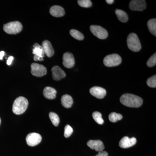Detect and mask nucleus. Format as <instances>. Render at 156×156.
<instances>
[{"instance_id": "f257e3e1", "label": "nucleus", "mask_w": 156, "mask_h": 156, "mask_svg": "<svg viewBox=\"0 0 156 156\" xmlns=\"http://www.w3.org/2000/svg\"><path fill=\"white\" fill-rule=\"evenodd\" d=\"M120 101L123 105L130 108H138L141 106L143 101L141 98L133 94H124L120 98Z\"/></svg>"}, {"instance_id": "f03ea898", "label": "nucleus", "mask_w": 156, "mask_h": 156, "mask_svg": "<svg viewBox=\"0 0 156 156\" xmlns=\"http://www.w3.org/2000/svg\"><path fill=\"white\" fill-rule=\"evenodd\" d=\"M28 101L25 97L17 98L13 103L12 111L15 114L19 115L23 113L28 107Z\"/></svg>"}, {"instance_id": "7ed1b4c3", "label": "nucleus", "mask_w": 156, "mask_h": 156, "mask_svg": "<svg viewBox=\"0 0 156 156\" xmlns=\"http://www.w3.org/2000/svg\"><path fill=\"white\" fill-rule=\"evenodd\" d=\"M23 26L19 21H13L4 25L3 30L9 34H17L22 31Z\"/></svg>"}, {"instance_id": "20e7f679", "label": "nucleus", "mask_w": 156, "mask_h": 156, "mask_svg": "<svg viewBox=\"0 0 156 156\" xmlns=\"http://www.w3.org/2000/svg\"><path fill=\"white\" fill-rule=\"evenodd\" d=\"M128 48L133 52H138L141 48V44L138 37L134 33L130 34L127 38Z\"/></svg>"}, {"instance_id": "39448f33", "label": "nucleus", "mask_w": 156, "mask_h": 156, "mask_svg": "<svg viewBox=\"0 0 156 156\" xmlns=\"http://www.w3.org/2000/svg\"><path fill=\"white\" fill-rule=\"evenodd\" d=\"M122 59L121 56L117 54L108 55L104 59V64L107 67H114L121 64Z\"/></svg>"}, {"instance_id": "423d86ee", "label": "nucleus", "mask_w": 156, "mask_h": 156, "mask_svg": "<svg viewBox=\"0 0 156 156\" xmlns=\"http://www.w3.org/2000/svg\"><path fill=\"white\" fill-rule=\"evenodd\" d=\"M31 73L34 76L41 77L47 74V68L42 65L33 63L31 65Z\"/></svg>"}, {"instance_id": "0eeeda50", "label": "nucleus", "mask_w": 156, "mask_h": 156, "mask_svg": "<svg viewBox=\"0 0 156 156\" xmlns=\"http://www.w3.org/2000/svg\"><path fill=\"white\" fill-rule=\"evenodd\" d=\"M90 29L91 32L99 39L104 40L106 39L108 36V32L107 31L100 26H91Z\"/></svg>"}, {"instance_id": "6e6552de", "label": "nucleus", "mask_w": 156, "mask_h": 156, "mask_svg": "<svg viewBox=\"0 0 156 156\" xmlns=\"http://www.w3.org/2000/svg\"><path fill=\"white\" fill-rule=\"evenodd\" d=\"M27 143L29 146L34 147L38 144L42 140V136L37 133H30L26 138Z\"/></svg>"}, {"instance_id": "1a4fd4ad", "label": "nucleus", "mask_w": 156, "mask_h": 156, "mask_svg": "<svg viewBox=\"0 0 156 156\" xmlns=\"http://www.w3.org/2000/svg\"><path fill=\"white\" fill-rule=\"evenodd\" d=\"M146 8V3L144 0H132L129 4L131 11H143Z\"/></svg>"}, {"instance_id": "9d476101", "label": "nucleus", "mask_w": 156, "mask_h": 156, "mask_svg": "<svg viewBox=\"0 0 156 156\" xmlns=\"http://www.w3.org/2000/svg\"><path fill=\"white\" fill-rule=\"evenodd\" d=\"M33 54L34 55V59L35 61H43L44 53L42 46H40L37 43H35L33 46Z\"/></svg>"}, {"instance_id": "9b49d317", "label": "nucleus", "mask_w": 156, "mask_h": 156, "mask_svg": "<svg viewBox=\"0 0 156 156\" xmlns=\"http://www.w3.org/2000/svg\"><path fill=\"white\" fill-rule=\"evenodd\" d=\"M62 59V64L65 67L70 69L73 67L75 63V61L72 53L69 52L65 53L63 54Z\"/></svg>"}, {"instance_id": "f8f14e48", "label": "nucleus", "mask_w": 156, "mask_h": 156, "mask_svg": "<svg viewBox=\"0 0 156 156\" xmlns=\"http://www.w3.org/2000/svg\"><path fill=\"white\" fill-rule=\"evenodd\" d=\"M136 142V140L135 137L130 138L128 136H126L121 140L119 145L122 148H128L135 145Z\"/></svg>"}, {"instance_id": "ddd939ff", "label": "nucleus", "mask_w": 156, "mask_h": 156, "mask_svg": "<svg viewBox=\"0 0 156 156\" xmlns=\"http://www.w3.org/2000/svg\"><path fill=\"white\" fill-rule=\"evenodd\" d=\"M90 94L98 99H102L106 95V91L103 88L98 87H94L90 89Z\"/></svg>"}, {"instance_id": "4468645a", "label": "nucleus", "mask_w": 156, "mask_h": 156, "mask_svg": "<svg viewBox=\"0 0 156 156\" xmlns=\"http://www.w3.org/2000/svg\"><path fill=\"white\" fill-rule=\"evenodd\" d=\"M52 73V76L53 80L56 81H58L65 77L66 76V73L61 68L56 66H53L51 70Z\"/></svg>"}, {"instance_id": "2eb2a0df", "label": "nucleus", "mask_w": 156, "mask_h": 156, "mask_svg": "<svg viewBox=\"0 0 156 156\" xmlns=\"http://www.w3.org/2000/svg\"><path fill=\"white\" fill-rule=\"evenodd\" d=\"M87 145L91 149L95 150L98 152L102 151L105 148L103 142L100 140H89L87 142Z\"/></svg>"}, {"instance_id": "dca6fc26", "label": "nucleus", "mask_w": 156, "mask_h": 156, "mask_svg": "<svg viewBox=\"0 0 156 156\" xmlns=\"http://www.w3.org/2000/svg\"><path fill=\"white\" fill-rule=\"evenodd\" d=\"M42 48L44 54L48 57H51L54 54V50L51 43L47 40H45L42 43Z\"/></svg>"}, {"instance_id": "f3484780", "label": "nucleus", "mask_w": 156, "mask_h": 156, "mask_svg": "<svg viewBox=\"0 0 156 156\" xmlns=\"http://www.w3.org/2000/svg\"><path fill=\"white\" fill-rule=\"evenodd\" d=\"M50 13L53 17H59L64 16L65 11L64 9L61 6L54 5L50 8Z\"/></svg>"}, {"instance_id": "a211bd4d", "label": "nucleus", "mask_w": 156, "mask_h": 156, "mask_svg": "<svg viewBox=\"0 0 156 156\" xmlns=\"http://www.w3.org/2000/svg\"><path fill=\"white\" fill-rule=\"evenodd\" d=\"M56 89L51 87H45L43 91L44 96L47 99L50 100L56 98Z\"/></svg>"}, {"instance_id": "6ab92c4d", "label": "nucleus", "mask_w": 156, "mask_h": 156, "mask_svg": "<svg viewBox=\"0 0 156 156\" xmlns=\"http://www.w3.org/2000/svg\"><path fill=\"white\" fill-rule=\"evenodd\" d=\"M61 102L62 106L66 108H69L72 106L73 99L70 95H63L61 98Z\"/></svg>"}, {"instance_id": "aec40b11", "label": "nucleus", "mask_w": 156, "mask_h": 156, "mask_svg": "<svg viewBox=\"0 0 156 156\" xmlns=\"http://www.w3.org/2000/svg\"><path fill=\"white\" fill-rule=\"evenodd\" d=\"M115 14L118 19L121 22L126 23L128 21V16L125 11H123V10L116 9L115 11Z\"/></svg>"}, {"instance_id": "412c9836", "label": "nucleus", "mask_w": 156, "mask_h": 156, "mask_svg": "<svg viewBox=\"0 0 156 156\" xmlns=\"http://www.w3.org/2000/svg\"><path fill=\"white\" fill-rule=\"evenodd\" d=\"M147 27L151 34L156 36V20L155 18L150 20L147 22Z\"/></svg>"}, {"instance_id": "4be33fe9", "label": "nucleus", "mask_w": 156, "mask_h": 156, "mask_svg": "<svg viewBox=\"0 0 156 156\" xmlns=\"http://www.w3.org/2000/svg\"><path fill=\"white\" fill-rule=\"evenodd\" d=\"M70 34L74 38L79 40V41H82L84 38V36L83 34L81 33L80 32L75 29L71 30L70 31Z\"/></svg>"}, {"instance_id": "5701e85b", "label": "nucleus", "mask_w": 156, "mask_h": 156, "mask_svg": "<svg viewBox=\"0 0 156 156\" xmlns=\"http://www.w3.org/2000/svg\"><path fill=\"white\" fill-rule=\"evenodd\" d=\"M49 117L53 125L56 127L58 126L60 122L59 117L58 116V115L53 112H50L49 113Z\"/></svg>"}, {"instance_id": "b1692460", "label": "nucleus", "mask_w": 156, "mask_h": 156, "mask_svg": "<svg viewBox=\"0 0 156 156\" xmlns=\"http://www.w3.org/2000/svg\"><path fill=\"white\" fill-rule=\"evenodd\" d=\"M108 118L112 122H116L117 121L122 119L123 116L122 115L120 114L112 112L109 115Z\"/></svg>"}, {"instance_id": "393cba45", "label": "nucleus", "mask_w": 156, "mask_h": 156, "mask_svg": "<svg viewBox=\"0 0 156 156\" xmlns=\"http://www.w3.org/2000/svg\"><path fill=\"white\" fill-rule=\"evenodd\" d=\"M92 117L94 120L99 125H102L104 123V120L102 118V115L98 112H95L92 113Z\"/></svg>"}, {"instance_id": "a878e982", "label": "nucleus", "mask_w": 156, "mask_h": 156, "mask_svg": "<svg viewBox=\"0 0 156 156\" xmlns=\"http://www.w3.org/2000/svg\"><path fill=\"white\" fill-rule=\"evenodd\" d=\"M78 4L83 8H88L92 5V3L90 0H79Z\"/></svg>"}, {"instance_id": "bb28decb", "label": "nucleus", "mask_w": 156, "mask_h": 156, "mask_svg": "<svg viewBox=\"0 0 156 156\" xmlns=\"http://www.w3.org/2000/svg\"><path fill=\"white\" fill-rule=\"evenodd\" d=\"M147 84L149 87L151 88L156 87V76L155 75L149 78L147 81Z\"/></svg>"}, {"instance_id": "cd10ccee", "label": "nucleus", "mask_w": 156, "mask_h": 156, "mask_svg": "<svg viewBox=\"0 0 156 156\" xmlns=\"http://www.w3.org/2000/svg\"><path fill=\"white\" fill-rule=\"evenodd\" d=\"M156 53H154L147 62V65L149 67H153L156 64Z\"/></svg>"}, {"instance_id": "c85d7f7f", "label": "nucleus", "mask_w": 156, "mask_h": 156, "mask_svg": "<svg viewBox=\"0 0 156 156\" xmlns=\"http://www.w3.org/2000/svg\"><path fill=\"white\" fill-rule=\"evenodd\" d=\"M73 131V128L69 125H66L65 127L64 135L66 138H68L72 134Z\"/></svg>"}, {"instance_id": "c756f323", "label": "nucleus", "mask_w": 156, "mask_h": 156, "mask_svg": "<svg viewBox=\"0 0 156 156\" xmlns=\"http://www.w3.org/2000/svg\"><path fill=\"white\" fill-rule=\"evenodd\" d=\"M95 156H108V153L106 151H102L99 152Z\"/></svg>"}, {"instance_id": "7c9ffc66", "label": "nucleus", "mask_w": 156, "mask_h": 156, "mask_svg": "<svg viewBox=\"0 0 156 156\" xmlns=\"http://www.w3.org/2000/svg\"><path fill=\"white\" fill-rule=\"evenodd\" d=\"M13 59H14V57L13 56H10L7 60V63L8 65H10L12 63V61H13Z\"/></svg>"}, {"instance_id": "2f4dec72", "label": "nucleus", "mask_w": 156, "mask_h": 156, "mask_svg": "<svg viewBox=\"0 0 156 156\" xmlns=\"http://www.w3.org/2000/svg\"><path fill=\"white\" fill-rule=\"evenodd\" d=\"M5 52L4 51H1L0 52V60H2L3 56H5Z\"/></svg>"}, {"instance_id": "473e14b6", "label": "nucleus", "mask_w": 156, "mask_h": 156, "mask_svg": "<svg viewBox=\"0 0 156 156\" xmlns=\"http://www.w3.org/2000/svg\"><path fill=\"white\" fill-rule=\"evenodd\" d=\"M106 2L109 5H111V4L114 3V0H106Z\"/></svg>"}, {"instance_id": "72a5a7b5", "label": "nucleus", "mask_w": 156, "mask_h": 156, "mask_svg": "<svg viewBox=\"0 0 156 156\" xmlns=\"http://www.w3.org/2000/svg\"><path fill=\"white\" fill-rule=\"evenodd\" d=\"M1 118H0V125H1Z\"/></svg>"}]
</instances>
